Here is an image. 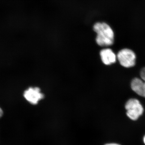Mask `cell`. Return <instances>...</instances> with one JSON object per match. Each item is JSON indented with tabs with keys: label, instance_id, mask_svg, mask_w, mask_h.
<instances>
[{
	"label": "cell",
	"instance_id": "cell-4",
	"mask_svg": "<svg viewBox=\"0 0 145 145\" xmlns=\"http://www.w3.org/2000/svg\"><path fill=\"white\" fill-rule=\"evenodd\" d=\"M24 96L29 103L34 105L38 104L40 100L44 98L40 89L38 87L29 88L24 92Z\"/></svg>",
	"mask_w": 145,
	"mask_h": 145
},
{
	"label": "cell",
	"instance_id": "cell-9",
	"mask_svg": "<svg viewBox=\"0 0 145 145\" xmlns=\"http://www.w3.org/2000/svg\"><path fill=\"white\" fill-rule=\"evenodd\" d=\"M105 145H120L115 143H109V144H106Z\"/></svg>",
	"mask_w": 145,
	"mask_h": 145
},
{
	"label": "cell",
	"instance_id": "cell-8",
	"mask_svg": "<svg viewBox=\"0 0 145 145\" xmlns=\"http://www.w3.org/2000/svg\"><path fill=\"white\" fill-rule=\"evenodd\" d=\"M3 114V112L2 109L0 107V118L2 117Z\"/></svg>",
	"mask_w": 145,
	"mask_h": 145
},
{
	"label": "cell",
	"instance_id": "cell-2",
	"mask_svg": "<svg viewBox=\"0 0 145 145\" xmlns=\"http://www.w3.org/2000/svg\"><path fill=\"white\" fill-rule=\"evenodd\" d=\"M128 117L133 121L137 120L142 114L144 108L137 99H131L127 101L125 106Z\"/></svg>",
	"mask_w": 145,
	"mask_h": 145
},
{
	"label": "cell",
	"instance_id": "cell-6",
	"mask_svg": "<svg viewBox=\"0 0 145 145\" xmlns=\"http://www.w3.org/2000/svg\"><path fill=\"white\" fill-rule=\"evenodd\" d=\"M131 88L139 96L145 97V81L140 78H134L131 82Z\"/></svg>",
	"mask_w": 145,
	"mask_h": 145
},
{
	"label": "cell",
	"instance_id": "cell-10",
	"mask_svg": "<svg viewBox=\"0 0 145 145\" xmlns=\"http://www.w3.org/2000/svg\"><path fill=\"white\" fill-rule=\"evenodd\" d=\"M144 144H145V136L144 137Z\"/></svg>",
	"mask_w": 145,
	"mask_h": 145
},
{
	"label": "cell",
	"instance_id": "cell-7",
	"mask_svg": "<svg viewBox=\"0 0 145 145\" xmlns=\"http://www.w3.org/2000/svg\"><path fill=\"white\" fill-rule=\"evenodd\" d=\"M140 77L143 81H145V67L141 70L140 73Z\"/></svg>",
	"mask_w": 145,
	"mask_h": 145
},
{
	"label": "cell",
	"instance_id": "cell-3",
	"mask_svg": "<svg viewBox=\"0 0 145 145\" xmlns=\"http://www.w3.org/2000/svg\"><path fill=\"white\" fill-rule=\"evenodd\" d=\"M117 59L122 66L126 68L131 67L135 65L136 55L131 50L124 48L118 52Z\"/></svg>",
	"mask_w": 145,
	"mask_h": 145
},
{
	"label": "cell",
	"instance_id": "cell-1",
	"mask_svg": "<svg viewBox=\"0 0 145 145\" xmlns=\"http://www.w3.org/2000/svg\"><path fill=\"white\" fill-rule=\"evenodd\" d=\"M93 30L97 34L96 42L101 46H107L113 44L114 33L108 24L104 22L96 23L93 25Z\"/></svg>",
	"mask_w": 145,
	"mask_h": 145
},
{
	"label": "cell",
	"instance_id": "cell-5",
	"mask_svg": "<svg viewBox=\"0 0 145 145\" xmlns=\"http://www.w3.org/2000/svg\"><path fill=\"white\" fill-rule=\"evenodd\" d=\"M100 55L102 61L105 65H111L116 62V54L110 48L102 50L100 52Z\"/></svg>",
	"mask_w": 145,
	"mask_h": 145
}]
</instances>
